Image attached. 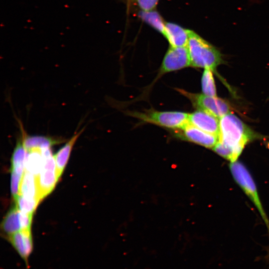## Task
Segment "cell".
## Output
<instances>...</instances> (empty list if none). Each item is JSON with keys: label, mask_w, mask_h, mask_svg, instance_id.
<instances>
[{"label": "cell", "mask_w": 269, "mask_h": 269, "mask_svg": "<svg viewBox=\"0 0 269 269\" xmlns=\"http://www.w3.org/2000/svg\"><path fill=\"white\" fill-rule=\"evenodd\" d=\"M188 123L205 132L219 136L220 119L205 111L198 109L189 114Z\"/></svg>", "instance_id": "9"}, {"label": "cell", "mask_w": 269, "mask_h": 269, "mask_svg": "<svg viewBox=\"0 0 269 269\" xmlns=\"http://www.w3.org/2000/svg\"><path fill=\"white\" fill-rule=\"evenodd\" d=\"M139 16L146 22L150 24L163 35L165 33V23L161 16L155 11H143L139 13Z\"/></svg>", "instance_id": "18"}, {"label": "cell", "mask_w": 269, "mask_h": 269, "mask_svg": "<svg viewBox=\"0 0 269 269\" xmlns=\"http://www.w3.org/2000/svg\"><path fill=\"white\" fill-rule=\"evenodd\" d=\"M43 157L42 150L34 149L27 150L25 161V171L37 176L43 166Z\"/></svg>", "instance_id": "16"}, {"label": "cell", "mask_w": 269, "mask_h": 269, "mask_svg": "<svg viewBox=\"0 0 269 269\" xmlns=\"http://www.w3.org/2000/svg\"><path fill=\"white\" fill-rule=\"evenodd\" d=\"M190 66V58L187 46H170L163 58L159 74L162 75Z\"/></svg>", "instance_id": "7"}, {"label": "cell", "mask_w": 269, "mask_h": 269, "mask_svg": "<svg viewBox=\"0 0 269 269\" xmlns=\"http://www.w3.org/2000/svg\"><path fill=\"white\" fill-rule=\"evenodd\" d=\"M140 8L143 11L152 10L157 4L158 0H136Z\"/></svg>", "instance_id": "21"}, {"label": "cell", "mask_w": 269, "mask_h": 269, "mask_svg": "<svg viewBox=\"0 0 269 269\" xmlns=\"http://www.w3.org/2000/svg\"><path fill=\"white\" fill-rule=\"evenodd\" d=\"M188 32L191 66L214 71L222 61L219 51L194 31L188 29Z\"/></svg>", "instance_id": "2"}, {"label": "cell", "mask_w": 269, "mask_h": 269, "mask_svg": "<svg viewBox=\"0 0 269 269\" xmlns=\"http://www.w3.org/2000/svg\"><path fill=\"white\" fill-rule=\"evenodd\" d=\"M27 150L23 146L21 137L19 140L12 153L11 172L22 177L25 171V161Z\"/></svg>", "instance_id": "15"}, {"label": "cell", "mask_w": 269, "mask_h": 269, "mask_svg": "<svg viewBox=\"0 0 269 269\" xmlns=\"http://www.w3.org/2000/svg\"><path fill=\"white\" fill-rule=\"evenodd\" d=\"M179 91L186 96L198 109L205 111L219 119L231 113V107L227 102L217 97L193 94L181 90Z\"/></svg>", "instance_id": "6"}, {"label": "cell", "mask_w": 269, "mask_h": 269, "mask_svg": "<svg viewBox=\"0 0 269 269\" xmlns=\"http://www.w3.org/2000/svg\"><path fill=\"white\" fill-rule=\"evenodd\" d=\"M131 115L143 122L169 129L179 130L188 123L189 114L181 112L150 110L144 113L134 112Z\"/></svg>", "instance_id": "4"}, {"label": "cell", "mask_w": 269, "mask_h": 269, "mask_svg": "<svg viewBox=\"0 0 269 269\" xmlns=\"http://www.w3.org/2000/svg\"><path fill=\"white\" fill-rule=\"evenodd\" d=\"M254 136L251 130L230 113L220 119L219 140L213 148L224 158L234 162Z\"/></svg>", "instance_id": "1"}, {"label": "cell", "mask_w": 269, "mask_h": 269, "mask_svg": "<svg viewBox=\"0 0 269 269\" xmlns=\"http://www.w3.org/2000/svg\"><path fill=\"white\" fill-rule=\"evenodd\" d=\"M19 123L21 132V138L24 147L26 150L51 148L53 145L62 142V139L44 135H30L27 134L22 123Z\"/></svg>", "instance_id": "11"}, {"label": "cell", "mask_w": 269, "mask_h": 269, "mask_svg": "<svg viewBox=\"0 0 269 269\" xmlns=\"http://www.w3.org/2000/svg\"><path fill=\"white\" fill-rule=\"evenodd\" d=\"M164 36L171 46H186L188 41V29L172 22L165 23Z\"/></svg>", "instance_id": "13"}, {"label": "cell", "mask_w": 269, "mask_h": 269, "mask_svg": "<svg viewBox=\"0 0 269 269\" xmlns=\"http://www.w3.org/2000/svg\"><path fill=\"white\" fill-rule=\"evenodd\" d=\"M43 157L42 168L36 176L38 197L40 200L50 194L54 188L58 179L56 164L51 148L42 149Z\"/></svg>", "instance_id": "5"}, {"label": "cell", "mask_w": 269, "mask_h": 269, "mask_svg": "<svg viewBox=\"0 0 269 269\" xmlns=\"http://www.w3.org/2000/svg\"><path fill=\"white\" fill-rule=\"evenodd\" d=\"M179 130L186 139L205 147L213 148L219 140L218 135L205 132L189 123Z\"/></svg>", "instance_id": "10"}, {"label": "cell", "mask_w": 269, "mask_h": 269, "mask_svg": "<svg viewBox=\"0 0 269 269\" xmlns=\"http://www.w3.org/2000/svg\"><path fill=\"white\" fill-rule=\"evenodd\" d=\"M19 195L28 198H38L40 200L38 197L35 176L26 171H24L20 183Z\"/></svg>", "instance_id": "17"}, {"label": "cell", "mask_w": 269, "mask_h": 269, "mask_svg": "<svg viewBox=\"0 0 269 269\" xmlns=\"http://www.w3.org/2000/svg\"><path fill=\"white\" fill-rule=\"evenodd\" d=\"M5 238L23 261L25 269H30L29 260L33 250L31 230H21Z\"/></svg>", "instance_id": "8"}, {"label": "cell", "mask_w": 269, "mask_h": 269, "mask_svg": "<svg viewBox=\"0 0 269 269\" xmlns=\"http://www.w3.org/2000/svg\"><path fill=\"white\" fill-rule=\"evenodd\" d=\"M84 128L75 133L73 136L54 155L56 164V174L59 180L67 164L73 147L76 140L82 134Z\"/></svg>", "instance_id": "12"}, {"label": "cell", "mask_w": 269, "mask_h": 269, "mask_svg": "<svg viewBox=\"0 0 269 269\" xmlns=\"http://www.w3.org/2000/svg\"><path fill=\"white\" fill-rule=\"evenodd\" d=\"M18 209L22 212L33 214L40 200L38 198H31L19 195L15 200Z\"/></svg>", "instance_id": "20"}, {"label": "cell", "mask_w": 269, "mask_h": 269, "mask_svg": "<svg viewBox=\"0 0 269 269\" xmlns=\"http://www.w3.org/2000/svg\"><path fill=\"white\" fill-rule=\"evenodd\" d=\"M1 229L5 238L22 229L21 212L16 205L4 217L1 224Z\"/></svg>", "instance_id": "14"}, {"label": "cell", "mask_w": 269, "mask_h": 269, "mask_svg": "<svg viewBox=\"0 0 269 269\" xmlns=\"http://www.w3.org/2000/svg\"><path fill=\"white\" fill-rule=\"evenodd\" d=\"M201 86L203 94L212 97H217L216 89L212 70L206 68L203 71Z\"/></svg>", "instance_id": "19"}, {"label": "cell", "mask_w": 269, "mask_h": 269, "mask_svg": "<svg viewBox=\"0 0 269 269\" xmlns=\"http://www.w3.org/2000/svg\"><path fill=\"white\" fill-rule=\"evenodd\" d=\"M229 168L236 183L256 206L269 233V219L262 205L256 183L250 172L244 164L238 160L230 162Z\"/></svg>", "instance_id": "3"}]
</instances>
